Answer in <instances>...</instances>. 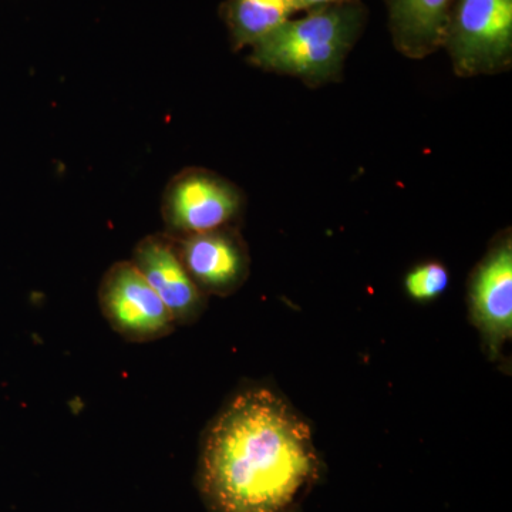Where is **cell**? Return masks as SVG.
Here are the masks:
<instances>
[{"mask_svg": "<svg viewBox=\"0 0 512 512\" xmlns=\"http://www.w3.org/2000/svg\"><path fill=\"white\" fill-rule=\"evenodd\" d=\"M319 470L308 424L284 397L254 386L205 430L198 487L208 512H295Z\"/></svg>", "mask_w": 512, "mask_h": 512, "instance_id": "cell-1", "label": "cell"}, {"mask_svg": "<svg viewBox=\"0 0 512 512\" xmlns=\"http://www.w3.org/2000/svg\"><path fill=\"white\" fill-rule=\"evenodd\" d=\"M367 9L345 0L289 19L251 47L249 62L266 72L288 74L311 86L339 79L346 57L362 36Z\"/></svg>", "mask_w": 512, "mask_h": 512, "instance_id": "cell-2", "label": "cell"}, {"mask_svg": "<svg viewBox=\"0 0 512 512\" xmlns=\"http://www.w3.org/2000/svg\"><path fill=\"white\" fill-rule=\"evenodd\" d=\"M443 47L461 77L510 69L512 0H456Z\"/></svg>", "mask_w": 512, "mask_h": 512, "instance_id": "cell-3", "label": "cell"}, {"mask_svg": "<svg viewBox=\"0 0 512 512\" xmlns=\"http://www.w3.org/2000/svg\"><path fill=\"white\" fill-rule=\"evenodd\" d=\"M241 207V192L224 178L200 168L181 171L164 191L165 234L183 238L228 227Z\"/></svg>", "mask_w": 512, "mask_h": 512, "instance_id": "cell-4", "label": "cell"}, {"mask_svg": "<svg viewBox=\"0 0 512 512\" xmlns=\"http://www.w3.org/2000/svg\"><path fill=\"white\" fill-rule=\"evenodd\" d=\"M99 305L114 332L127 342H154L173 333L177 326L131 261L116 262L107 269L100 282Z\"/></svg>", "mask_w": 512, "mask_h": 512, "instance_id": "cell-5", "label": "cell"}, {"mask_svg": "<svg viewBox=\"0 0 512 512\" xmlns=\"http://www.w3.org/2000/svg\"><path fill=\"white\" fill-rule=\"evenodd\" d=\"M131 262L163 301L175 325L198 319L204 311L205 293L192 281L173 237L161 232L141 239Z\"/></svg>", "mask_w": 512, "mask_h": 512, "instance_id": "cell-6", "label": "cell"}, {"mask_svg": "<svg viewBox=\"0 0 512 512\" xmlns=\"http://www.w3.org/2000/svg\"><path fill=\"white\" fill-rule=\"evenodd\" d=\"M174 239L181 261L202 292L229 295L247 278V248L232 229L225 227Z\"/></svg>", "mask_w": 512, "mask_h": 512, "instance_id": "cell-7", "label": "cell"}, {"mask_svg": "<svg viewBox=\"0 0 512 512\" xmlns=\"http://www.w3.org/2000/svg\"><path fill=\"white\" fill-rule=\"evenodd\" d=\"M474 322L494 356L500 355L512 333V247L503 239L485 256L471 282Z\"/></svg>", "mask_w": 512, "mask_h": 512, "instance_id": "cell-8", "label": "cell"}, {"mask_svg": "<svg viewBox=\"0 0 512 512\" xmlns=\"http://www.w3.org/2000/svg\"><path fill=\"white\" fill-rule=\"evenodd\" d=\"M456 0H386L393 45L409 59H424L443 47Z\"/></svg>", "mask_w": 512, "mask_h": 512, "instance_id": "cell-9", "label": "cell"}, {"mask_svg": "<svg viewBox=\"0 0 512 512\" xmlns=\"http://www.w3.org/2000/svg\"><path fill=\"white\" fill-rule=\"evenodd\" d=\"M292 0H227L222 18L235 50L252 47L295 13Z\"/></svg>", "mask_w": 512, "mask_h": 512, "instance_id": "cell-10", "label": "cell"}, {"mask_svg": "<svg viewBox=\"0 0 512 512\" xmlns=\"http://www.w3.org/2000/svg\"><path fill=\"white\" fill-rule=\"evenodd\" d=\"M447 286V269L437 262L417 266L406 278L407 293L420 302L439 298L446 291Z\"/></svg>", "mask_w": 512, "mask_h": 512, "instance_id": "cell-11", "label": "cell"}, {"mask_svg": "<svg viewBox=\"0 0 512 512\" xmlns=\"http://www.w3.org/2000/svg\"><path fill=\"white\" fill-rule=\"evenodd\" d=\"M345 2V0H292L296 12L299 10H312L322 8V6L333 5V3Z\"/></svg>", "mask_w": 512, "mask_h": 512, "instance_id": "cell-12", "label": "cell"}]
</instances>
